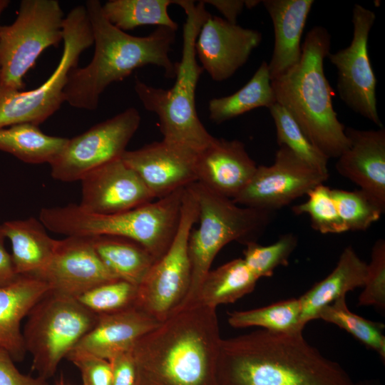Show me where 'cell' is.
Here are the masks:
<instances>
[{"mask_svg": "<svg viewBox=\"0 0 385 385\" xmlns=\"http://www.w3.org/2000/svg\"><path fill=\"white\" fill-rule=\"evenodd\" d=\"M222 339L216 309L180 307L130 351L136 385H217Z\"/></svg>", "mask_w": 385, "mask_h": 385, "instance_id": "cell-1", "label": "cell"}, {"mask_svg": "<svg viewBox=\"0 0 385 385\" xmlns=\"http://www.w3.org/2000/svg\"><path fill=\"white\" fill-rule=\"evenodd\" d=\"M217 385H354L337 363L324 356L302 332L265 329L222 339Z\"/></svg>", "mask_w": 385, "mask_h": 385, "instance_id": "cell-2", "label": "cell"}, {"mask_svg": "<svg viewBox=\"0 0 385 385\" xmlns=\"http://www.w3.org/2000/svg\"><path fill=\"white\" fill-rule=\"evenodd\" d=\"M85 7L95 49L90 63L74 68L68 76L64 100L71 106L96 110L101 94L109 85L123 81L136 68L147 65L160 67L166 78H175L177 63L171 61L169 53L177 31L158 26L148 36H132L107 19L99 1L88 0Z\"/></svg>", "mask_w": 385, "mask_h": 385, "instance_id": "cell-3", "label": "cell"}, {"mask_svg": "<svg viewBox=\"0 0 385 385\" xmlns=\"http://www.w3.org/2000/svg\"><path fill=\"white\" fill-rule=\"evenodd\" d=\"M331 35L316 26L307 34L299 62L271 81L276 102L283 106L311 143L328 159L338 158L349 140L333 108V91L324 74Z\"/></svg>", "mask_w": 385, "mask_h": 385, "instance_id": "cell-4", "label": "cell"}, {"mask_svg": "<svg viewBox=\"0 0 385 385\" xmlns=\"http://www.w3.org/2000/svg\"><path fill=\"white\" fill-rule=\"evenodd\" d=\"M195 2L178 0L175 3L184 10L186 20L181 61L177 62L174 85L168 89L156 88L136 78L134 90L143 107L158 116L163 140L198 153L215 137L200 121L195 107V91L204 71L198 64L195 43L210 13L202 1Z\"/></svg>", "mask_w": 385, "mask_h": 385, "instance_id": "cell-5", "label": "cell"}, {"mask_svg": "<svg viewBox=\"0 0 385 385\" xmlns=\"http://www.w3.org/2000/svg\"><path fill=\"white\" fill-rule=\"evenodd\" d=\"M191 186L198 205L199 226L192 228L189 235L191 283L180 307L192 300L214 258L224 246L233 241L244 245L257 242L274 216V212L239 205L197 182Z\"/></svg>", "mask_w": 385, "mask_h": 385, "instance_id": "cell-6", "label": "cell"}, {"mask_svg": "<svg viewBox=\"0 0 385 385\" xmlns=\"http://www.w3.org/2000/svg\"><path fill=\"white\" fill-rule=\"evenodd\" d=\"M61 58L51 75L30 91H17L0 85V128L20 123L36 125L61 107L71 71L78 66L81 54L93 44L91 26L84 6L73 8L63 23Z\"/></svg>", "mask_w": 385, "mask_h": 385, "instance_id": "cell-7", "label": "cell"}, {"mask_svg": "<svg viewBox=\"0 0 385 385\" xmlns=\"http://www.w3.org/2000/svg\"><path fill=\"white\" fill-rule=\"evenodd\" d=\"M97 319L77 299L48 291L31 309L22 330L33 370L46 379L52 377Z\"/></svg>", "mask_w": 385, "mask_h": 385, "instance_id": "cell-8", "label": "cell"}, {"mask_svg": "<svg viewBox=\"0 0 385 385\" xmlns=\"http://www.w3.org/2000/svg\"><path fill=\"white\" fill-rule=\"evenodd\" d=\"M64 15L57 0H22L15 21L0 26V85L23 91V78L38 56L63 39Z\"/></svg>", "mask_w": 385, "mask_h": 385, "instance_id": "cell-9", "label": "cell"}, {"mask_svg": "<svg viewBox=\"0 0 385 385\" xmlns=\"http://www.w3.org/2000/svg\"><path fill=\"white\" fill-rule=\"evenodd\" d=\"M198 205L191 186L185 188L177 232L168 250L138 285L135 307L162 322L185 301L191 283L188 238L197 222Z\"/></svg>", "mask_w": 385, "mask_h": 385, "instance_id": "cell-10", "label": "cell"}, {"mask_svg": "<svg viewBox=\"0 0 385 385\" xmlns=\"http://www.w3.org/2000/svg\"><path fill=\"white\" fill-rule=\"evenodd\" d=\"M141 117L130 107L68 140L50 165L53 178L80 181L94 169L120 158L138 129Z\"/></svg>", "mask_w": 385, "mask_h": 385, "instance_id": "cell-11", "label": "cell"}, {"mask_svg": "<svg viewBox=\"0 0 385 385\" xmlns=\"http://www.w3.org/2000/svg\"><path fill=\"white\" fill-rule=\"evenodd\" d=\"M375 13L356 4L352 9L353 37L345 48L327 56L337 69V91L354 112L383 128L376 107V78L368 53V39Z\"/></svg>", "mask_w": 385, "mask_h": 385, "instance_id": "cell-12", "label": "cell"}, {"mask_svg": "<svg viewBox=\"0 0 385 385\" xmlns=\"http://www.w3.org/2000/svg\"><path fill=\"white\" fill-rule=\"evenodd\" d=\"M322 173L281 145L272 165H257L249 183L232 201L236 204L274 212L324 183Z\"/></svg>", "mask_w": 385, "mask_h": 385, "instance_id": "cell-13", "label": "cell"}, {"mask_svg": "<svg viewBox=\"0 0 385 385\" xmlns=\"http://www.w3.org/2000/svg\"><path fill=\"white\" fill-rule=\"evenodd\" d=\"M262 39L257 30L243 28L210 14L195 43L196 57L213 81H223L247 61Z\"/></svg>", "mask_w": 385, "mask_h": 385, "instance_id": "cell-14", "label": "cell"}, {"mask_svg": "<svg viewBox=\"0 0 385 385\" xmlns=\"http://www.w3.org/2000/svg\"><path fill=\"white\" fill-rule=\"evenodd\" d=\"M197 154L162 140L136 150H126L121 158L138 175L154 199H160L197 182Z\"/></svg>", "mask_w": 385, "mask_h": 385, "instance_id": "cell-15", "label": "cell"}, {"mask_svg": "<svg viewBox=\"0 0 385 385\" xmlns=\"http://www.w3.org/2000/svg\"><path fill=\"white\" fill-rule=\"evenodd\" d=\"M36 277L50 291L77 299L89 289L118 279L103 265L88 237H66L58 240L53 256Z\"/></svg>", "mask_w": 385, "mask_h": 385, "instance_id": "cell-16", "label": "cell"}, {"mask_svg": "<svg viewBox=\"0 0 385 385\" xmlns=\"http://www.w3.org/2000/svg\"><path fill=\"white\" fill-rule=\"evenodd\" d=\"M80 181L81 197L78 205L89 212L115 214L154 200L138 175L121 158L94 169Z\"/></svg>", "mask_w": 385, "mask_h": 385, "instance_id": "cell-17", "label": "cell"}, {"mask_svg": "<svg viewBox=\"0 0 385 385\" xmlns=\"http://www.w3.org/2000/svg\"><path fill=\"white\" fill-rule=\"evenodd\" d=\"M257 168L242 142L217 138L197 154L195 162L197 182L232 200L247 186Z\"/></svg>", "mask_w": 385, "mask_h": 385, "instance_id": "cell-18", "label": "cell"}, {"mask_svg": "<svg viewBox=\"0 0 385 385\" xmlns=\"http://www.w3.org/2000/svg\"><path fill=\"white\" fill-rule=\"evenodd\" d=\"M347 149L337 158V171L385 207V129L345 128Z\"/></svg>", "mask_w": 385, "mask_h": 385, "instance_id": "cell-19", "label": "cell"}, {"mask_svg": "<svg viewBox=\"0 0 385 385\" xmlns=\"http://www.w3.org/2000/svg\"><path fill=\"white\" fill-rule=\"evenodd\" d=\"M160 322L136 307L100 314L93 327L72 351L109 360L118 354L130 351L137 342Z\"/></svg>", "mask_w": 385, "mask_h": 385, "instance_id": "cell-20", "label": "cell"}, {"mask_svg": "<svg viewBox=\"0 0 385 385\" xmlns=\"http://www.w3.org/2000/svg\"><path fill=\"white\" fill-rule=\"evenodd\" d=\"M48 291L44 281L31 275H19L12 283L0 287V349L14 361H22L27 353L21 321Z\"/></svg>", "mask_w": 385, "mask_h": 385, "instance_id": "cell-21", "label": "cell"}, {"mask_svg": "<svg viewBox=\"0 0 385 385\" xmlns=\"http://www.w3.org/2000/svg\"><path fill=\"white\" fill-rule=\"evenodd\" d=\"M274 27V45L268 68L271 81L297 64L302 56L301 38L313 0L262 1Z\"/></svg>", "mask_w": 385, "mask_h": 385, "instance_id": "cell-22", "label": "cell"}, {"mask_svg": "<svg viewBox=\"0 0 385 385\" xmlns=\"http://www.w3.org/2000/svg\"><path fill=\"white\" fill-rule=\"evenodd\" d=\"M367 272V263L352 247L342 251L332 272L315 284L299 299L300 323L304 327L311 320L318 319L320 311L347 292L363 287Z\"/></svg>", "mask_w": 385, "mask_h": 385, "instance_id": "cell-23", "label": "cell"}, {"mask_svg": "<svg viewBox=\"0 0 385 385\" xmlns=\"http://www.w3.org/2000/svg\"><path fill=\"white\" fill-rule=\"evenodd\" d=\"M0 233L11 242L12 262L19 275L36 276L41 272L51 260L58 243L39 219L33 217L4 222Z\"/></svg>", "mask_w": 385, "mask_h": 385, "instance_id": "cell-24", "label": "cell"}, {"mask_svg": "<svg viewBox=\"0 0 385 385\" xmlns=\"http://www.w3.org/2000/svg\"><path fill=\"white\" fill-rule=\"evenodd\" d=\"M257 280L242 258L232 260L210 270L192 300L183 306L199 304L216 309L220 304L234 303L252 292Z\"/></svg>", "mask_w": 385, "mask_h": 385, "instance_id": "cell-25", "label": "cell"}, {"mask_svg": "<svg viewBox=\"0 0 385 385\" xmlns=\"http://www.w3.org/2000/svg\"><path fill=\"white\" fill-rule=\"evenodd\" d=\"M98 256L116 278L138 285L156 261L140 244L118 236L88 237Z\"/></svg>", "mask_w": 385, "mask_h": 385, "instance_id": "cell-26", "label": "cell"}, {"mask_svg": "<svg viewBox=\"0 0 385 385\" xmlns=\"http://www.w3.org/2000/svg\"><path fill=\"white\" fill-rule=\"evenodd\" d=\"M68 138L49 135L38 125L20 123L0 128V150L29 164L51 165L65 148Z\"/></svg>", "mask_w": 385, "mask_h": 385, "instance_id": "cell-27", "label": "cell"}, {"mask_svg": "<svg viewBox=\"0 0 385 385\" xmlns=\"http://www.w3.org/2000/svg\"><path fill=\"white\" fill-rule=\"evenodd\" d=\"M276 103L268 63L262 61L251 79L232 95L215 98L208 103L209 118L219 124L255 108H269Z\"/></svg>", "mask_w": 385, "mask_h": 385, "instance_id": "cell-28", "label": "cell"}, {"mask_svg": "<svg viewBox=\"0 0 385 385\" xmlns=\"http://www.w3.org/2000/svg\"><path fill=\"white\" fill-rule=\"evenodd\" d=\"M172 4L174 1L109 0L102 4V10L107 19L123 31L150 25L166 26L177 31L178 24L168 11Z\"/></svg>", "mask_w": 385, "mask_h": 385, "instance_id": "cell-29", "label": "cell"}, {"mask_svg": "<svg viewBox=\"0 0 385 385\" xmlns=\"http://www.w3.org/2000/svg\"><path fill=\"white\" fill-rule=\"evenodd\" d=\"M228 323L235 328L260 327L263 329L282 334L302 332L299 299L293 298L266 307L234 311L228 314Z\"/></svg>", "mask_w": 385, "mask_h": 385, "instance_id": "cell-30", "label": "cell"}, {"mask_svg": "<svg viewBox=\"0 0 385 385\" xmlns=\"http://www.w3.org/2000/svg\"><path fill=\"white\" fill-rule=\"evenodd\" d=\"M321 319L345 330L366 346L374 350L385 360L384 324L368 320L349 310L345 297H342L323 308L318 315Z\"/></svg>", "mask_w": 385, "mask_h": 385, "instance_id": "cell-31", "label": "cell"}, {"mask_svg": "<svg viewBox=\"0 0 385 385\" xmlns=\"http://www.w3.org/2000/svg\"><path fill=\"white\" fill-rule=\"evenodd\" d=\"M268 109L274 122L279 146L287 147L313 168L329 173V159L311 143L287 110L277 102Z\"/></svg>", "mask_w": 385, "mask_h": 385, "instance_id": "cell-32", "label": "cell"}, {"mask_svg": "<svg viewBox=\"0 0 385 385\" xmlns=\"http://www.w3.org/2000/svg\"><path fill=\"white\" fill-rule=\"evenodd\" d=\"M339 215L346 231H364L378 221L385 207L361 189H332Z\"/></svg>", "mask_w": 385, "mask_h": 385, "instance_id": "cell-33", "label": "cell"}, {"mask_svg": "<svg viewBox=\"0 0 385 385\" xmlns=\"http://www.w3.org/2000/svg\"><path fill=\"white\" fill-rule=\"evenodd\" d=\"M138 286L123 279L99 284L80 295L77 300L97 315L135 307Z\"/></svg>", "mask_w": 385, "mask_h": 385, "instance_id": "cell-34", "label": "cell"}, {"mask_svg": "<svg viewBox=\"0 0 385 385\" xmlns=\"http://www.w3.org/2000/svg\"><path fill=\"white\" fill-rule=\"evenodd\" d=\"M245 245L242 259L259 279L271 277L277 267L288 265L289 258L297 245V237L289 232L267 246L260 245L257 242H250Z\"/></svg>", "mask_w": 385, "mask_h": 385, "instance_id": "cell-35", "label": "cell"}, {"mask_svg": "<svg viewBox=\"0 0 385 385\" xmlns=\"http://www.w3.org/2000/svg\"><path fill=\"white\" fill-rule=\"evenodd\" d=\"M307 200L292 207L296 215L307 214L313 229L322 234L346 232L339 215L332 189L319 184L310 190Z\"/></svg>", "mask_w": 385, "mask_h": 385, "instance_id": "cell-36", "label": "cell"}, {"mask_svg": "<svg viewBox=\"0 0 385 385\" xmlns=\"http://www.w3.org/2000/svg\"><path fill=\"white\" fill-rule=\"evenodd\" d=\"M364 290L359 297V305L385 308V241L379 239L371 249V261Z\"/></svg>", "mask_w": 385, "mask_h": 385, "instance_id": "cell-37", "label": "cell"}, {"mask_svg": "<svg viewBox=\"0 0 385 385\" xmlns=\"http://www.w3.org/2000/svg\"><path fill=\"white\" fill-rule=\"evenodd\" d=\"M66 359L79 369L82 385H112V369L108 360L74 351Z\"/></svg>", "mask_w": 385, "mask_h": 385, "instance_id": "cell-38", "label": "cell"}, {"mask_svg": "<svg viewBox=\"0 0 385 385\" xmlns=\"http://www.w3.org/2000/svg\"><path fill=\"white\" fill-rule=\"evenodd\" d=\"M0 385H49L47 379L21 373L14 361L5 350L0 349Z\"/></svg>", "mask_w": 385, "mask_h": 385, "instance_id": "cell-39", "label": "cell"}, {"mask_svg": "<svg viewBox=\"0 0 385 385\" xmlns=\"http://www.w3.org/2000/svg\"><path fill=\"white\" fill-rule=\"evenodd\" d=\"M108 361L112 369V385H136V369L130 351L118 354Z\"/></svg>", "mask_w": 385, "mask_h": 385, "instance_id": "cell-40", "label": "cell"}, {"mask_svg": "<svg viewBox=\"0 0 385 385\" xmlns=\"http://www.w3.org/2000/svg\"><path fill=\"white\" fill-rule=\"evenodd\" d=\"M5 239L0 233V287L12 283L19 276L15 271L11 254L5 247Z\"/></svg>", "mask_w": 385, "mask_h": 385, "instance_id": "cell-41", "label": "cell"}, {"mask_svg": "<svg viewBox=\"0 0 385 385\" xmlns=\"http://www.w3.org/2000/svg\"><path fill=\"white\" fill-rule=\"evenodd\" d=\"M203 3L208 4L216 8L227 21L237 24V18L245 6L243 0H207Z\"/></svg>", "mask_w": 385, "mask_h": 385, "instance_id": "cell-42", "label": "cell"}, {"mask_svg": "<svg viewBox=\"0 0 385 385\" xmlns=\"http://www.w3.org/2000/svg\"><path fill=\"white\" fill-rule=\"evenodd\" d=\"M10 1L9 0H0V16L3 11L7 8V6L9 5Z\"/></svg>", "mask_w": 385, "mask_h": 385, "instance_id": "cell-43", "label": "cell"}, {"mask_svg": "<svg viewBox=\"0 0 385 385\" xmlns=\"http://www.w3.org/2000/svg\"><path fill=\"white\" fill-rule=\"evenodd\" d=\"M354 385H372V384L369 382H358V383H354Z\"/></svg>", "mask_w": 385, "mask_h": 385, "instance_id": "cell-44", "label": "cell"}, {"mask_svg": "<svg viewBox=\"0 0 385 385\" xmlns=\"http://www.w3.org/2000/svg\"><path fill=\"white\" fill-rule=\"evenodd\" d=\"M57 385H66V384H64L63 383H59V384H57Z\"/></svg>", "mask_w": 385, "mask_h": 385, "instance_id": "cell-45", "label": "cell"}]
</instances>
